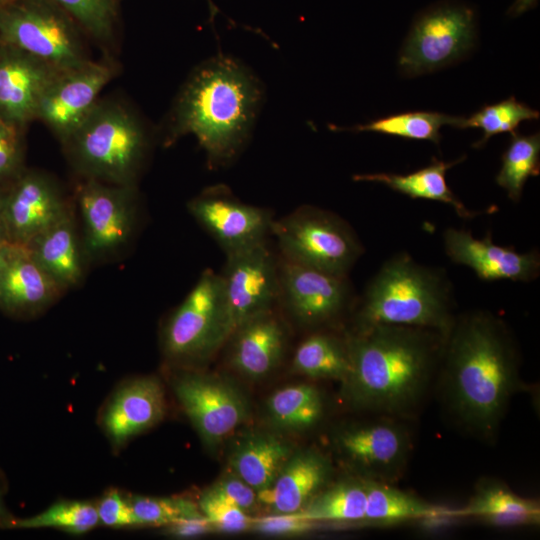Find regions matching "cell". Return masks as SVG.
I'll use <instances>...</instances> for the list:
<instances>
[{
  "label": "cell",
  "instance_id": "obj_1",
  "mask_svg": "<svg viewBox=\"0 0 540 540\" xmlns=\"http://www.w3.org/2000/svg\"><path fill=\"white\" fill-rule=\"evenodd\" d=\"M437 376L456 422L477 437L493 438L512 397L523 387L520 353L506 323L484 310L457 315Z\"/></svg>",
  "mask_w": 540,
  "mask_h": 540
},
{
  "label": "cell",
  "instance_id": "obj_2",
  "mask_svg": "<svg viewBox=\"0 0 540 540\" xmlns=\"http://www.w3.org/2000/svg\"><path fill=\"white\" fill-rule=\"evenodd\" d=\"M350 373L341 393L354 408L396 418L420 405L437 376L445 338L437 331L378 324L345 333Z\"/></svg>",
  "mask_w": 540,
  "mask_h": 540
},
{
  "label": "cell",
  "instance_id": "obj_3",
  "mask_svg": "<svg viewBox=\"0 0 540 540\" xmlns=\"http://www.w3.org/2000/svg\"><path fill=\"white\" fill-rule=\"evenodd\" d=\"M262 96L256 78L230 57L212 58L190 75L169 116L166 140L193 134L213 168L243 148Z\"/></svg>",
  "mask_w": 540,
  "mask_h": 540
},
{
  "label": "cell",
  "instance_id": "obj_4",
  "mask_svg": "<svg viewBox=\"0 0 540 540\" xmlns=\"http://www.w3.org/2000/svg\"><path fill=\"white\" fill-rule=\"evenodd\" d=\"M456 316L453 285L444 269L398 252L366 286L355 308L352 330L391 324L431 329L446 337Z\"/></svg>",
  "mask_w": 540,
  "mask_h": 540
},
{
  "label": "cell",
  "instance_id": "obj_5",
  "mask_svg": "<svg viewBox=\"0 0 540 540\" xmlns=\"http://www.w3.org/2000/svg\"><path fill=\"white\" fill-rule=\"evenodd\" d=\"M62 144L83 178L136 186L148 139L139 119L124 106L97 101Z\"/></svg>",
  "mask_w": 540,
  "mask_h": 540
},
{
  "label": "cell",
  "instance_id": "obj_6",
  "mask_svg": "<svg viewBox=\"0 0 540 540\" xmlns=\"http://www.w3.org/2000/svg\"><path fill=\"white\" fill-rule=\"evenodd\" d=\"M232 332L221 276L208 269L168 317L162 350L173 364H194L210 357Z\"/></svg>",
  "mask_w": 540,
  "mask_h": 540
},
{
  "label": "cell",
  "instance_id": "obj_7",
  "mask_svg": "<svg viewBox=\"0 0 540 540\" xmlns=\"http://www.w3.org/2000/svg\"><path fill=\"white\" fill-rule=\"evenodd\" d=\"M270 233L285 260L336 276H347L364 251L346 221L313 206L274 220Z\"/></svg>",
  "mask_w": 540,
  "mask_h": 540
},
{
  "label": "cell",
  "instance_id": "obj_8",
  "mask_svg": "<svg viewBox=\"0 0 540 540\" xmlns=\"http://www.w3.org/2000/svg\"><path fill=\"white\" fill-rule=\"evenodd\" d=\"M476 41L474 10L462 3L432 6L413 22L398 57L407 77L434 72L466 56Z\"/></svg>",
  "mask_w": 540,
  "mask_h": 540
},
{
  "label": "cell",
  "instance_id": "obj_9",
  "mask_svg": "<svg viewBox=\"0 0 540 540\" xmlns=\"http://www.w3.org/2000/svg\"><path fill=\"white\" fill-rule=\"evenodd\" d=\"M88 263L106 260L130 241L137 219L136 186L83 178L76 187Z\"/></svg>",
  "mask_w": 540,
  "mask_h": 540
},
{
  "label": "cell",
  "instance_id": "obj_10",
  "mask_svg": "<svg viewBox=\"0 0 540 540\" xmlns=\"http://www.w3.org/2000/svg\"><path fill=\"white\" fill-rule=\"evenodd\" d=\"M380 416L338 429L333 444L354 477L393 484L406 469L412 438L401 418Z\"/></svg>",
  "mask_w": 540,
  "mask_h": 540
},
{
  "label": "cell",
  "instance_id": "obj_11",
  "mask_svg": "<svg viewBox=\"0 0 540 540\" xmlns=\"http://www.w3.org/2000/svg\"><path fill=\"white\" fill-rule=\"evenodd\" d=\"M0 41L14 45L60 71L89 61L72 27L51 10L29 3L0 5Z\"/></svg>",
  "mask_w": 540,
  "mask_h": 540
},
{
  "label": "cell",
  "instance_id": "obj_12",
  "mask_svg": "<svg viewBox=\"0 0 540 540\" xmlns=\"http://www.w3.org/2000/svg\"><path fill=\"white\" fill-rule=\"evenodd\" d=\"M174 394L204 443L215 447L249 416L243 394L214 375L182 371L172 380Z\"/></svg>",
  "mask_w": 540,
  "mask_h": 540
},
{
  "label": "cell",
  "instance_id": "obj_13",
  "mask_svg": "<svg viewBox=\"0 0 540 540\" xmlns=\"http://www.w3.org/2000/svg\"><path fill=\"white\" fill-rule=\"evenodd\" d=\"M304 326H320L339 318L353 303L347 276H336L283 260L279 263V298Z\"/></svg>",
  "mask_w": 540,
  "mask_h": 540
},
{
  "label": "cell",
  "instance_id": "obj_14",
  "mask_svg": "<svg viewBox=\"0 0 540 540\" xmlns=\"http://www.w3.org/2000/svg\"><path fill=\"white\" fill-rule=\"evenodd\" d=\"M220 274L233 331L247 319L272 310L279 298V262L266 241L226 255Z\"/></svg>",
  "mask_w": 540,
  "mask_h": 540
},
{
  "label": "cell",
  "instance_id": "obj_15",
  "mask_svg": "<svg viewBox=\"0 0 540 540\" xmlns=\"http://www.w3.org/2000/svg\"><path fill=\"white\" fill-rule=\"evenodd\" d=\"M187 208L226 255L265 241L274 221L269 210L243 203L224 186L205 189Z\"/></svg>",
  "mask_w": 540,
  "mask_h": 540
},
{
  "label": "cell",
  "instance_id": "obj_16",
  "mask_svg": "<svg viewBox=\"0 0 540 540\" xmlns=\"http://www.w3.org/2000/svg\"><path fill=\"white\" fill-rule=\"evenodd\" d=\"M71 206L51 176L25 168L7 187L4 223L8 242L27 246Z\"/></svg>",
  "mask_w": 540,
  "mask_h": 540
},
{
  "label": "cell",
  "instance_id": "obj_17",
  "mask_svg": "<svg viewBox=\"0 0 540 540\" xmlns=\"http://www.w3.org/2000/svg\"><path fill=\"white\" fill-rule=\"evenodd\" d=\"M443 245L453 263L468 267L486 282L508 280L528 283L540 274L537 249L517 252L512 246L495 244L490 231L479 239L465 229L448 227L443 232Z\"/></svg>",
  "mask_w": 540,
  "mask_h": 540
},
{
  "label": "cell",
  "instance_id": "obj_18",
  "mask_svg": "<svg viewBox=\"0 0 540 540\" xmlns=\"http://www.w3.org/2000/svg\"><path fill=\"white\" fill-rule=\"evenodd\" d=\"M112 76L109 65L92 60L62 71L42 97L37 119L47 124L62 143L92 110Z\"/></svg>",
  "mask_w": 540,
  "mask_h": 540
},
{
  "label": "cell",
  "instance_id": "obj_19",
  "mask_svg": "<svg viewBox=\"0 0 540 540\" xmlns=\"http://www.w3.org/2000/svg\"><path fill=\"white\" fill-rule=\"evenodd\" d=\"M62 71L0 41V118L26 129L47 88Z\"/></svg>",
  "mask_w": 540,
  "mask_h": 540
},
{
  "label": "cell",
  "instance_id": "obj_20",
  "mask_svg": "<svg viewBox=\"0 0 540 540\" xmlns=\"http://www.w3.org/2000/svg\"><path fill=\"white\" fill-rule=\"evenodd\" d=\"M166 413L160 380L154 376L125 381L112 393L100 414V425L112 446L123 447L135 436L158 424Z\"/></svg>",
  "mask_w": 540,
  "mask_h": 540
},
{
  "label": "cell",
  "instance_id": "obj_21",
  "mask_svg": "<svg viewBox=\"0 0 540 540\" xmlns=\"http://www.w3.org/2000/svg\"><path fill=\"white\" fill-rule=\"evenodd\" d=\"M64 293L26 246L8 244L0 280V308L15 316H34Z\"/></svg>",
  "mask_w": 540,
  "mask_h": 540
},
{
  "label": "cell",
  "instance_id": "obj_22",
  "mask_svg": "<svg viewBox=\"0 0 540 540\" xmlns=\"http://www.w3.org/2000/svg\"><path fill=\"white\" fill-rule=\"evenodd\" d=\"M272 310L247 319L230 336V365L251 380L262 379L270 374L284 354L285 328Z\"/></svg>",
  "mask_w": 540,
  "mask_h": 540
},
{
  "label": "cell",
  "instance_id": "obj_23",
  "mask_svg": "<svg viewBox=\"0 0 540 540\" xmlns=\"http://www.w3.org/2000/svg\"><path fill=\"white\" fill-rule=\"evenodd\" d=\"M26 247L63 292L83 280L89 263L72 206Z\"/></svg>",
  "mask_w": 540,
  "mask_h": 540
},
{
  "label": "cell",
  "instance_id": "obj_24",
  "mask_svg": "<svg viewBox=\"0 0 540 540\" xmlns=\"http://www.w3.org/2000/svg\"><path fill=\"white\" fill-rule=\"evenodd\" d=\"M331 472L330 460L319 451L306 449L292 453L272 486L257 494L258 499L273 514L298 513L328 484Z\"/></svg>",
  "mask_w": 540,
  "mask_h": 540
},
{
  "label": "cell",
  "instance_id": "obj_25",
  "mask_svg": "<svg viewBox=\"0 0 540 540\" xmlns=\"http://www.w3.org/2000/svg\"><path fill=\"white\" fill-rule=\"evenodd\" d=\"M458 514L496 527L531 526L540 521V505L516 494L502 481L482 478L467 506Z\"/></svg>",
  "mask_w": 540,
  "mask_h": 540
},
{
  "label": "cell",
  "instance_id": "obj_26",
  "mask_svg": "<svg viewBox=\"0 0 540 540\" xmlns=\"http://www.w3.org/2000/svg\"><path fill=\"white\" fill-rule=\"evenodd\" d=\"M291 455V447L283 439L269 433H255L235 447L230 467L259 494L272 486Z\"/></svg>",
  "mask_w": 540,
  "mask_h": 540
},
{
  "label": "cell",
  "instance_id": "obj_27",
  "mask_svg": "<svg viewBox=\"0 0 540 540\" xmlns=\"http://www.w3.org/2000/svg\"><path fill=\"white\" fill-rule=\"evenodd\" d=\"M465 160V156L444 162L433 158L431 163L405 175L396 173H371L355 175V181L381 183L412 199H426L450 205L457 215L469 219L478 213L470 211L453 193L446 181L448 169Z\"/></svg>",
  "mask_w": 540,
  "mask_h": 540
},
{
  "label": "cell",
  "instance_id": "obj_28",
  "mask_svg": "<svg viewBox=\"0 0 540 540\" xmlns=\"http://www.w3.org/2000/svg\"><path fill=\"white\" fill-rule=\"evenodd\" d=\"M362 481L366 490L363 524L387 526L455 514L395 488L390 483Z\"/></svg>",
  "mask_w": 540,
  "mask_h": 540
},
{
  "label": "cell",
  "instance_id": "obj_29",
  "mask_svg": "<svg viewBox=\"0 0 540 540\" xmlns=\"http://www.w3.org/2000/svg\"><path fill=\"white\" fill-rule=\"evenodd\" d=\"M366 510V490L362 479L350 477L326 485L299 511V516L316 524L362 523Z\"/></svg>",
  "mask_w": 540,
  "mask_h": 540
},
{
  "label": "cell",
  "instance_id": "obj_30",
  "mask_svg": "<svg viewBox=\"0 0 540 540\" xmlns=\"http://www.w3.org/2000/svg\"><path fill=\"white\" fill-rule=\"evenodd\" d=\"M292 369L309 378L344 382L351 369L345 335L312 334L297 347Z\"/></svg>",
  "mask_w": 540,
  "mask_h": 540
},
{
  "label": "cell",
  "instance_id": "obj_31",
  "mask_svg": "<svg viewBox=\"0 0 540 540\" xmlns=\"http://www.w3.org/2000/svg\"><path fill=\"white\" fill-rule=\"evenodd\" d=\"M324 400L318 389L299 384L275 391L266 401L270 422L277 428L304 431L316 426L324 415Z\"/></svg>",
  "mask_w": 540,
  "mask_h": 540
},
{
  "label": "cell",
  "instance_id": "obj_32",
  "mask_svg": "<svg viewBox=\"0 0 540 540\" xmlns=\"http://www.w3.org/2000/svg\"><path fill=\"white\" fill-rule=\"evenodd\" d=\"M501 168L495 178L508 198L519 202L528 178L540 171V134L522 135L511 133V139L504 151Z\"/></svg>",
  "mask_w": 540,
  "mask_h": 540
},
{
  "label": "cell",
  "instance_id": "obj_33",
  "mask_svg": "<svg viewBox=\"0 0 540 540\" xmlns=\"http://www.w3.org/2000/svg\"><path fill=\"white\" fill-rule=\"evenodd\" d=\"M462 116L434 111H412L388 115L349 130L370 131L412 140H427L439 144L444 125L458 126Z\"/></svg>",
  "mask_w": 540,
  "mask_h": 540
},
{
  "label": "cell",
  "instance_id": "obj_34",
  "mask_svg": "<svg viewBox=\"0 0 540 540\" xmlns=\"http://www.w3.org/2000/svg\"><path fill=\"white\" fill-rule=\"evenodd\" d=\"M7 528H54L71 534H84L99 524L96 504L83 500H59L44 511L27 518H6Z\"/></svg>",
  "mask_w": 540,
  "mask_h": 540
},
{
  "label": "cell",
  "instance_id": "obj_35",
  "mask_svg": "<svg viewBox=\"0 0 540 540\" xmlns=\"http://www.w3.org/2000/svg\"><path fill=\"white\" fill-rule=\"evenodd\" d=\"M538 118L539 111L511 96L498 103L483 106L469 117H461L457 128L482 129L483 137L473 144L474 148H481L492 136L505 132L513 133L521 122Z\"/></svg>",
  "mask_w": 540,
  "mask_h": 540
},
{
  "label": "cell",
  "instance_id": "obj_36",
  "mask_svg": "<svg viewBox=\"0 0 540 540\" xmlns=\"http://www.w3.org/2000/svg\"><path fill=\"white\" fill-rule=\"evenodd\" d=\"M129 501L139 527H164L180 518L200 513L195 503L180 497L130 495Z\"/></svg>",
  "mask_w": 540,
  "mask_h": 540
},
{
  "label": "cell",
  "instance_id": "obj_37",
  "mask_svg": "<svg viewBox=\"0 0 540 540\" xmlns=\"http://www.w3.org/2000/svg\"><path fill=\"white\" fill-rule=\"evenodd\" d=\"M198 508L214 531L238 533L251 527L253 518L211 487L201 495Z\"/></svg>",
  "mask_w": 540,
  "mask_h": 540
},
{
  "label": "cell",
  "instance_id": "obj_38",
  "mask_svg": "<svg viewBox=\"0 0 540 540\" xmlns=\"http://www.w3.org/2000/svg\"><path fill=\"white\" fill-rule=\"evenodd\" d=\"M83 27L99 40L112 35V7L110 0H56Z\"/></svg>",
  "mask_w": 540,
  "mask_h": 540
},
{
  "label": "cell",
  "instance_id": "obj_39",
  "mask_svg": "<svg viewBox=\"0 0 540 540\" xmlns=\"http://www.w3.org/2000/svg\"><path fill=\"white\" fill-rule=\"evenodd\" d=\"M24 132L0 118V183L9 184L25 169Z\"/></svg>",
  "mask_w": 540,
  "mask_h": 540
},
{
  "label": "cell",
  "instance_id": "obj_40",
  "mask_svg": "<svg viewBox=\"0 0 540 540\" xmlns=\"http://www.w3.org/2000/svg\"><path fill=\"white\" fill-rule=\"evenodd\" d=\"M99 524L114 529L139 528L129 496L118 489L107 490L96 503Z\"/></svg>",
  "mask_w": 540,
  "mask_h": 540
},
{
  "label": "cell",
  "instance_id": "obj_41",
  "mask_svg": "<svg viewBox=\"0 0 540 540\" xmlns=\"http://www.w3.org/2000/svg\"><path fill=\"white\" fill-rule=\"evenodd\" d=\"M318 524L293 514H273L266 517L252 519L250 529L254 532L274 535L288 536L299 535L311 531Z\"/></svg>",
  "mask_w": 540,
  "mask_h": 540
},
{
  "label": "cell",
  "instance_id": "obj_42",
  "mask_svg": "<svg viewBox=\"0 0 540 540\" xmlns=\"http://www.w3.org/2000/svg\"><path fill=\"white\" fill-rule=\"evenodd\" d=\"M211 488L245 512L251 510L258 499L257 492L236 474H228Z\"/></svg>",
  "mask_w": 540,
  "mask_h": 540
},
{
  "label": "cell",
  "instance_id": "obj_43",
  "mask_svg": "<svg viewBox=\"0 0 540 540\" xmlns=\"http://www.w3.org/2000/svg\"><path fill=\"white\" fill-rule=\"evenodd\" d=\"M164 533L177 538H190L210 533L213 527L209 520L200 512L176 520L164 526Z\"/></svg>",
  "mask_w": 540,
  "mask_h": 540
},
{
  "label": "cell",
  "instance_id": "obj_44",
  "mask_svg": "<svg viewBox=\"0 0 540 540\" xmlns=\"http://www.w3.org/2000/svg\"><path fill=\"white\" fill-rule=\"evenodd\" d=\"M8 184L0 183V244L8 242L5 223H4V206Z\"/></svg>",
  "mask_w": 540,
  "mask_h": 540
},
{
  "label": "cell",
  "instance_id": "obj_45",
  "mask_svg": "<svg viewBox=\"0 0 540 540\" xmlns=\"http://www.w3.org/2000/svg\"><path fill=\"white\" fill-rule=\"evenodd\" d=\"M538 0H515L508 10V14L511 16H519L527 10L533 8L537 4Z\"/></svg>",
  "mask_w": 540,
  "mask_h": 540
},
{
  "label": "cell",
  "instance_id": "obj_46",
  "mask_svg": "<svg viewBox=\"0 0 540 540\" xmlns=\"http://www.w3.org/2000/svg\"><path fill=\"white\" fill-rule=\"evenodd\" d=\"M8 244L9 242L0 244V280L6 265Z\"/></svg>",
  "mask_w": 540,
  "mask_h": 540
},
{
  "label": "cell",
  "instance_id": "obj_47",
  "mask_svg": "<svg viewBox=\"0 0 540 540\" xmlns=\"http://www.w3.org/2000/svg\"><path fill=\"white\" fill-rule=\"evenodd\" d=\"M5 519H6V512H5V509L1 500V496H0V521L2 522Z\"/></svg>",
  "mask_w": 540,
  "mask_h": 540
}]
</instances>
